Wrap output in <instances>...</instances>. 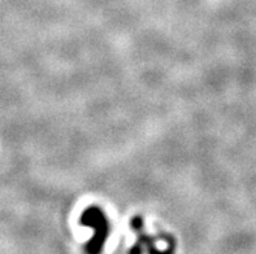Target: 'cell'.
Instances as JSON below:
<instances>
[]
</instances>
